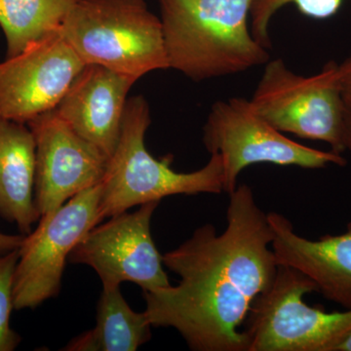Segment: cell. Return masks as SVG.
Here are the masks:
<instances>
[{"label": "cell", "instance_id": "1", "mask_svg": "<svg viewBox=\"0 0 351 351\" xmlns=\"http://www.w3.org/2000/svg\"><path fill=\"white\" fill-rule=\"evenodd\" d=\"M228 195L221 234L206 223L162 256L179 284L144 292L152 326L174 328L191 350L248 351L240 328L278 270L267 214L250 186L240 184Z\"/></svg>", "mask_w": 351, "mask_h": 351}, {"label": "cell", "instance_id": "2", "mask_svg": "<svg viewBox=\"0 0 351 351\" xmlns=\"http://www.w3.org/2000/svg\"><path fill=\"white\" fill-rule=\"evenodd\" d=\"M254 0H158L169 69L200 82L239 75L270 60L254 38Z\"/></svg>", "mask_w": 351, "mask_h": 351}, {"label": "cell", "instance_id": "3", "mask_svg": "<svg viewBox=\"0 0 351 351\" xmlns=\"http://www.w3.org/2000/svg\"><path fill=\"white\" fill-rule=\"evenodd\" d=\"M151 122V110L144 97L138 95L127 100L119 144L101 182V223L131 207L167 196L219 195L223 191V164L219 154H211L200 169L176 172L171 167V157L157 159L145 149V136Z\"/></svg>", "mask_w": 351, "mask_h": 351}, {"label": "cell", "instance_id": "4", "mask_svg": "<svg viewBox=\"0 0 351 351\" xmlns=\"http://www.w3.org/2000/svg\"><path fill=\"white\" fill-rule=\"evenodd\" d=\"M60 32L85 64L135 80L169 69L160 18L145 0H78Z\"/></svg>", "mask_w": 351, "mask_h": 351}, {"label": "cell", "instance_id": "5", "mask_svg": "<svg viewBox=\"0 0 351 351\" xmlns=\"http://www.w3.org/2000/svg\"><path fill=\"white\" fill-rule=\"evenodd\" d=\"M317 293L301 272L279 265L271 287L256 298L245 321L248 351H335L351 332V309L326 313L304 297Z\"/></svg>", "mask_w": 351, "mask_h": 351}, {"label": "cell", "instance_id": "6", "mask_svg": "<svg viewBox=\"0 0 351 351\" xmlns=\"http://www.w3.org/2000/svg\"><path fill=\"white\" fill-rule=\"evenodd\" d=\"M258 114L281 133L321 141L331 151L346 152L339 64L319 73L298 75L282 59L269 60L250 99Z\"/></svg>", "mask_w": 351, "mask_h": 351}, {"label": "cell", "instance_id": "7", "mask_svg": "<svg viewBox=\"0 0 351 351\" xmlns=\"http://www.w3.org/2000/svg\"><path fill=\"white\" fill-rule=\"evenodd\" d=\"M203 144L210 154H219L223 164V193H232L240 173L258 163L321 169L345 166L341 154L299 144L263 119L250 100L233 97L215 101L203 127Z\"/></svg>", "mask_w": 351, "mask_h": 351}, {"label": "cell", "instance_id": "8", "mask_svg": "<svg viewBox=\"0 0 351 351\" xmlns=\"http://www.w3.org/2000/svg\"><path fill=\"white\" fill-rule=\"evenodd\" d=\"M101 184L85 189L39 219L25 235L14 276V306L36 308L61 291L66 261L99 218Z\"/></svg>", "mask_w": 351, "mask_h": 351}, {"label": "cell", "instance_id": "9", "mask_svg": "<svg viewBox=\"0 0 351 351\" xmlns=\"http://www.w3.org/2000/svg\"><path fill=\"white\" fill-rule=\"evenodd\" d=\"M160 201L140 205L95 226L71 252L69 262L92 267L103 287H119L129 281L144 292L170 286L162 256L152 240V215Z\"/></svg>", "mask_w": 351, "mask_h": 351}, {"label": "cell", "instance_id": "10", "mask_svg": "<svg viewBox=\"0 0 351 351\" xmlns=\"http://www.w3.org/2000/svg\"><path fill=\"white\" fill-rule=\"evenodd\" d=\"M86 66L61 32L0 63V117L27 124L56 108Z\"/></svg>", "mask_w": 351, "mask_h": 351}, {"label": "cell", "instance_id": "11", "mask_svg": "<svg viewBox=\"0 0 351 351\" xmlns=\"http://www.w3.org/2000/svg\"><path fill=\"white\" fill-rule=\"evenodd\" d=\"M27 125L36 140L34 201L40 217L101 184L110 158L80 137L55 108Z\"/></svg>", "mask_w": 351, "mask_h": 351}, {"label": "cell", "instance_id": "12", "mask_svg": "<svg viewBox=\"0 0 351 351\" xmlns=\"http://www.w3.org/2000/svg\"><path fill=\"white\" fill-rule=\"evenodd\" d=\"M137 80L99 64H86L58 104L56 112L110 158L119 144L127 95Z\"/></svg>", "mask_w": 351, "mask_h": 351}, {"label": "cell", "instance_id": "13", "mask_svg": "<svg viewBox=\"0 0 351 351\" xmlns=\"http://www.w3.org/2000/svg\"><path fill=\"white\" fill-rule=\"evenodd\" d=\"M267 218L278 265L301 272L328 301L351 309V221L341 234L311 240L295 233L283 215L271 212Z\"/></svg>", "mask_w": 351, "mask_h": 351}, {"label": "cell", "instance_id": "14", "mask_svg": "<svg viewBox=\"0 0 351 351\" xmlns=\"http://www.w3.org/2000/svg\"><path fill=\"white\" fill-rule=\"evenodd\" d=\"M36 140L27 124L0 117V216L22 234L40 219L34 201Z\"/></svg>", "mask_w": 351, "mask_h": 351}, {"label": "cell", "instance_id": "15", "mask_svg": "<svg viewBox=\"0 0 351 351\" xmlns=\"http://www.w3.org/2000/svg\"><path fill=\"white\" fill-rule=\"evenodd\" d=\"M152 327L145 313L129 306L119 286L103 287L96 327L73 339L63 350L135 351L151 339Z\"/></svg>", "mask_w": 351, "mask_h": 351}, {"label": "cell", "instance_id": "16", "mask_svg": "<svg viewBox=\"0 0 351 351\" xmlns=\"http://www.w3.org/2000/svg\"><path fill=\"white\" fill-rule=\"evenodd\" d=\"M78 0H0V27L6 39V59L59 32Z\"/></svg>", "mask_w": 351, "mask_h": 351}, {"label": "cell", "instance_id": "17", "mask_svg": "<svg viewBox=\"0 0 351 351\" xmlns=\"http://www.w3.org/2000/svg\"><path fill=\"white\" fill-rule=\"evenodd\" d=\"M343 0H254L250 11V29L254 38L267 49L271 48L269 24L277 11L292 4L306 17L329 19L336 15Z\"/></svg>", "mask_w": 351, "mask_h": 351}, {"label": "cell", "instance_id": "18", "mask_svg": "<svg viewBox=\"0 0 351 351\" xmlns=\"http://www.w3.org/2000/svg\"><path fill=\"white\" fill-rule=\"evenodd\" d=\"M19 261V249L0 255V351H13L21 337L10 327L14 306V276Z\"/></svg>", "mask_w": 351, "mask_h": 351}, {"label": "cell", "instance_id": "19", "mask_svg": "<svg viewBox=\"0 0 351 351\" xmlns=\"http://www.w3.org/2000/svg\"><path fill=\"white\" fill-rule=\"evenodd\" d=\"M339 83L343 115V144L351 154V54L339 64Z\"/></svg>", "mask_w": 351, "mask_h": 351}, {"label": "cell", "instance_id": "20", "mask_svg": "<svg viewBox=\"0 0 351 351\" xmlns=\"http://www.w3.org/2000/svg\"><path fill=\"white\" fill-rule=\"evenodd\" d=\"M25 235H10L0 232V255L19 249Z\"/></svg>", "mask_w": 351, "mask_h": 351}, {"label": "cell", "instance_id": "21", "mask_svg": "<svg viewBox=\"0 0 351 351\" xmlns=\"http://www.w3.org/2000/svg\"><path fill=\"white\" fill-rule=\"evenodd\" d=\"M335 351H351V332L335 348Z\"/></svg>", "mask_w": 351, "mask_h": 351}]
</instances>
